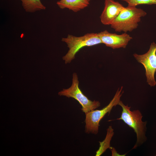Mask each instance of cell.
<instances>
[{
  "label": "cell",
  "instance_id": "8",
  "mask_svg": "<svg viewBox=\"0 0 156 156\" xmlns=\"http://www.w3.org/2000/svg\"><path fill=\"white\" fill-rule=\"evenodd\" d=\"M104 4L100 17L101 21L104 25H111L125 7L114 0H105Z\"/></svg>",
  "mask_w": 156,
  "mask_h": 156
},
{
  "label": "cell",
  "instance_id": "5",
  "mask_svg": "<svg viewBox=\"0 0 156 156\" xmlns=\"http://www.w3.org/2000/svg\"><path fill=\"white\" fill-rule=\"evenodd\" d=\"M72 84L67 89H64L58 93L60 96L72 98L77 100L81 105L82 111L85 114L95 110L101 105L98 101H92L85 96L79 87V81L77 74H73Z\"/></svg>",
  "mask_w": 156,
  "mask_h": 156
},
{
  "label": "cell",
  "instance_id": "2",
  "mask_svg": "<svg viewBox=\"0 0 156 156\" xmlns=\"http://www.w3.org/2000/svg\"><path fill=\"white\" fill-rule=\"evenodd\" d=\"M146 14L141 8L128 5L122 10L111 25V27L116 32H131L137 28L141 17Z\"/></svg>",
  "mask_w": 156,
  "mask_h": 156
},
{
  "label": "cell",
  "instance_id": "11",
  "mask_svg": "<svg viewBox=\"0 0 156 156\" xmlns=\"http://www.w3.org/2000/svg\"><path fill=\"white\" fill-rule=\"evenodd\" d=\"M22 2L23 8L26 11L33 12L38 10H44L46 7L40 0H19Z\"/></svg>",
  "mask_w": 156,
  "mask_h": 156
},
{
  "label": "cell",
  "instance_id": "6",
  "mask_svg": "<svg viewBox=\"0 0 156 156\" xmlns=\"http://www.w3.org/2000/svg\"><path fill=\"white\" fill-rule=\"evenodd\" d=\"M133 56L137 61L141 64L145 70L148 84L151 86L156 85L155 75L156 72V44L152 43L148 51L142 55L134 53Z\"/></svg>",
  "mask_w": 156,
  "mask_h": 156
},
{
  "label": "cell",
  "instance_id": "12",
  "mask_svg": "<svg viewBox=\"0 0 156 156\" xmlns=\"http://www.w3.org/2000/svg\"><path fill=\"white\" fill-rule=\"evenodd\" d=\"M128 3V5L136 6L140 4H156V0H121Z\"/></svg>",
  "mask_w": 156,
  "mask_h": 156
},
{
  "label": "cell",
  "instance_id": "10",
  "mask_svg": "<svg viewBox=\"0 0 156 156\" xmlns=\"http://www.w3.org/2000/svg\"><path fill=\"white\" fill-rule=\"evenodd\" d=\"M107 133L104 140L102 142H99V147L96 151V156H99L102 155L107 148L110 149V142L114 134V129L111 126L107 129Z\"/></svg>",
  "mask_w": 156,
  "mask_h": 156
},
{
  "label": "cell",
  "instance_id": "1",
  "mask_svg": "<svg viewBox=\"0 0 156 156\" xmlns=\"http://www.w3.org/2000/svg\"><path fill=\"white\" fill-rule=\"evenodd\" d=\"M118 105L121 107L122 110L120 117L116 120H122L133 130L136 135L137 140L132 149L136 148L147 139L146 136L147 122L142 121L143 116L139 110L131 111V107L128 106L127 105H125L120 100Z\"/></svg>",
  "mask_w": 156,
  "mask_h": 156
},
{
  "label": "cell",
  "instance_id": "9",
  "mask_svg": "<svg viewBox=\"0 0 156 156\" xmlns=\"http://www.w3.org/2000/svg\"><path fill=\"white\" fill-rule=\"evenodd\" d=\"M90 0H60L56 3L61 9L68 8L77 12L87 7Z\"/></svg>",
  "mask_w": 156,
  "mask_h": 156
},
{
  "label": "cell",
  "instance_id": "13",
  "mask_svg": "<svg viewBox=\"0 0 156 156\" xmlns=\"http://www.w3.org/2000/svg\"><path fill=\"white\" fill-rule=\"evenodd\" d=\"M110 149L112 152V156L120 155H119V154L117 153L115 149L114 148L111 147Z\"/></svg>",
  "mask_w": 156,
  "mask_h": 156
},
{
  "label": "cell",
  "instance_id": "4",
  "mask_svg": "<svg viewBox=\"0 0 156 156\" xmlns=\"http://www.w3.org/2000/svg\"><path fill=\"white\" fill-rule=\"evenodd\" d=\"M123 87L118 88L112 99L106 106L100 110H94L86 114L85 132L87 133L96 135L99 132L100 121L107 113L109 114L112 108L118 105L123 92Z\"/></svg>",
  "mask_w": 156,
  "mask_h": 156
},
{
  "label": "cell",
  "instance_id": "7",
  "mask_svg": "<svg viewBox=\"0 0 156 156\" xmlns=\"http://www.w3.org/2000/svg\"><path fill=\"white\" fill-rule=\"evenodd\" d=\"M102 43L113 49L125 48L132 38L126 33L120 35L110 33L107 30L98 33Z\"/></svg>",
  "mask_w": 156,
  "mask_h": 156
},
{
  "label": "cell",
  "instance_id": "3",
  "mask_svg": "<svg viewBox=\"0 0 156 156\" xmlns=\"http://www.w3.org/2000/svg\"><path fill=\"white\" fill-rule=\"evenodd\" d=\"M62 41L67 45L69 50L63 57L66 64L70 63L75 57L76 54L84 47L92 46L102 43L98 33H87L83 36L77 37L68 34L66 38H62Z\"/></svg>",
  "mask_w": 156,
  "mask_h": 156
}]
</instances>
